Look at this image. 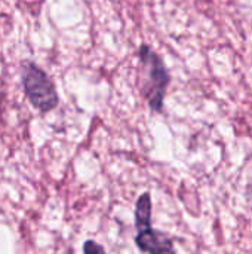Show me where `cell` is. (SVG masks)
<instances>
[{
  "mask_svg": "<svg viewBox=\"0 0 252 254\" xmlns=\"http://www.w3.org/2000/svg\"><path fill=\"white\" fill-rule=\"evenodd\" d=\"M138 57L146 74L143 83V95L146 97L153 112H160L163 109V100L171 82L169 71L162 58L149 45L140 46Z\"/></svg>",
  "mask_w": 252,
  "mask_h": 254,
  "instance_id": "6da1fadb",
  "label": "cell"
},
{
  "mask_svg": "<svg viewBox=\"0 0 252 254\" xmlns=\"http://www.w3.org/2000/svg\"><path fill=\"white\" fill-rule=\"evenodd\" d=\"M135 244L141 252L146 253H168L174 252L172 241L162 232L149 229L146 232H138L135 237Z\"/></svg>",
  "mask_w": 252,
  "mask_h": 254,
  "instance_id": "3957f363",
  "label": "cell"
},
{
  "mask_svg": "<svg viewBox=\"0 0 252 254\" xmlns=\"http://www.w3.org/2000/svg\"><path fill=\"white\" fill-rule=\"evenodd\" d=\"M135 226L138 232H146L151 229V198L150 193H143L135 207Z\"/></svg>",
  "mask_w": 252,
  "mask_h": 254,
  "instance_id": "277c9868",
  "label": "cell"
},
{
  "mask_svg": "<svg viewBox=\"0 0 252 254\" xmlns=\"http://www.w3.org/2000/svg\"><path fill=\"white\" fill-rule=\"evenodd\" d=\"M83 252H85V253H91V252H104V247L95 244L94 241H88V243L85 244V247H83Z\"/></svg>",
  "mask_w": 252,
  "mask_h": 254,
  "instance_id": "5b68a950",
  "label": "cell"
},
{
  "mask_svg": "<svg viewBox=\"0 0 252 254\" xmlns=\"http://www.w3.org/2000/svg\"><path fill=\"white\" fill-rule=\"evenodd\" d=\"M21 80L25 97L42 113H48L58 107L59 97L50 77L37 64L27 61L21 67Z\"/></svg>",
  "mask_w": 252,
  "mask_h": 254,
  "instance_id": "7a4b0ae2",
  "label": "cell"
}]
</instances>
